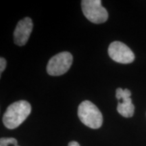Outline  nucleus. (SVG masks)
Here are the masks:
<instances>
[{
  "label": "nucleus",
  "mask_w": 146,
  "mask_h": 146,
  "mask_svg": "<svg viewBox=\"0 0 146 146\" xmlns=\"http://www.w3.org/2000/svg\"><path fill=\"white\" fill-rule=\"evenodd\" d=\"M68 146H80L79 143L76 141H70V143H68Z\"/></svg>",
  "instance_id": "9b49d317"
},
{
  "label": "nucleus",
  "mask_w": 146,
  "mask_h": 146,
  "mask_svg": "<svg viewBox=\"0 0 146 146\" xmlns=\"http://www.w3.org/2000/svg\"><path fill=\"white\" fill-rule=\"evenodd\" d=\"M31 112V106L28 102L21 100L9 106L3 116V123L9 129L19 127L27 119Z\"/></svg>",
  "instance_id": "f257e3e1"
},
{
  "label": "nucleus",
  "mask_w": 146,
  "mask_h": 146,
  "mask_svg": "<svg viewBox=\"0 0 146 146\" xmlns=\"http://www.w3.org/2000/svg\"><path fill=\"white\" fill-rule=\"evenodd\" d=\"M72 54L68 52L59 53L49 60L47 66V73L51 76H60L69 70L72 63Z\"/></svg>",
  "instance_id": "20e7f679"
},
{
  "label": "nucleus",
  "mask_w": 146,
  "mask_h": 146,
  "mask_svg": "<svg viewBox=\"0 0 146 146\" xmlns=\"http://www.w3.org/2000/svg\"><path fill=\"white\" fill-rule=\"evenodd\" d=\"M33 24L30 18L27 17L18 22L14 32V41L18 46H23L28 41Z\"/></svg>",
  "instance_id": "423d86ee"
},
{
  "label": "nucleus",
  "mask_w": 146,
  "mask_h": 146,
  "mask_svg": "<svg viewBox=\"0 0 146 146\" xmlns=\"http://www.w3.org/2000/svg\"><path fill=\"white\" fill-rule=\"evenodd\" d=\"M109 56L114 61L121 64H130L135 60V55L125 43L114 41L108 47Z\"/></svg>",
  "instance_id": "39448f33"
},
{
  "label": "nucleus",
  "mask_w": 146,
  "mask_h": 146,
  "mask_svg": "<svg viewBox=\"0 0 146 146\" xmlns=\"http://www.w3.org/2000/svg\"><path fill=\"white\" fill-rule=\"evenodd\" d=\"M81 6L83 14L91 23L101 24L108 20V14L100 0H83Z\"/></svg>",
  "instance_id": "7ed1b4c3"
},
{
  "label": "nucleus",
  "mask_w": 146,
  "mask_h": 146,
  "mask_svg": "<svg viewBox=\"0 0 146 146\" xmlns=\"http://www.w3.org/2000/svg\"><path fill=\"white\" fill-rule=\"evenodd\" d=\"M135 106L132 103L131 98L122 100L118 104L117 111L120 115L125 118L132 117L134 114Z\"/></svg>",
  "instance_id": "0eeeda50"
},
{
  "label": "nucleus",
  "mask_w": 146,
  "mask_h": 146,
  "mask_svg": "<svg viewBox=\"0 0 146 146\" xmlns=\"http://www.w3.org/2000/svg\"><path fill=\"white\" fill-rule=\"evenodd\" d=\"M0 146H19L18 145V141L14 138H1Z\"/></svg>",
  "instance_id": "1a4fd4ad"
},
{
  "label": "nucleus",
  "mask_w": 146,
  "mask_h": 146,
  "mask_svg": "<svg viewBox=\"0 0 146 146\" xmlns=\"http://www.w3.org/2000/svg\"><path fill=\"white\" fill-rule=\"evenodd\" d=\"M5 66H6V60L3 58H0V71L1 73L5 70Z\"/></svg>",
  "instance_id": "9d476101"
},
{
  "label": "nucleus",
  "mask_w": 146,
  "mask_h": 146,
  "mask_svg": "<svg viewBox=\"0 0 146 146\" xmlns=\"http://www.w3.org/2000/svg\"><path fill=\"white\" fill-rule=\"evenodd\" d=\"M78 116L84 125L91 129H99L103 123V116L100 110L88 100L81 102L78 106Z\"/></svg>",
  "instance_id": "f03ea898"
},
{
  "label": "nucleus",
  "mask_w": 146,
  "mask_h": 146,
  "mask_svg": "<svg viewBox=\"0 0 146 146\" xmlns=\"http://www.w3.org/2000/svg\"><path fill=\"white\" fill-rule=\"evenodd\" d=\"M131 92L128 89H122L121 88H118L116 90V98L118 100H123L131 98Z\"/></svg>",
  "instance_id": "6e6552de"
}]
</instances>
